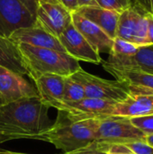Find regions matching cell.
Listing matches in <instances>:
<instances>
[{
	"label": "cell",
	"mask_w": 153,
	"mask_h": 154,
	"mask_svg": "<svg viewBox=\"0 0 153 154\" xmlns=\"http://www.w3.org/2000/svg\"><path fill=\"white\" fill-rule=\"evenodd\" d=\"M135 2L136 0H96V5L120 14L133 5Z\"/></svg>",
	"instance_id": "22"
},
{
	"label": "cell",
	"mask_w": 153,
	"mask_h": 154,
	"mask_svg": "<svg viewBox=\"0 0 153 154\" xmlns=\"http://www.w3.org/2000/svg\"><path fill=\"white\" fill-rule=\"evenodd\" d=\"M76 12L99 26L113 40L116 37V29L120 15L119 13L96 5L79 6Z\"/></svg>",
	"instance_id": "17"
},
{
	"label": "cell",
	"mask_w": 153,
	"mask_h": 154,
	"mask_svg": "<svg viewBox=\"0 0 153 154\" xmlns=\"http://www.w3.org/2000/svg\"><path fill=\"white\" fill-rule=\"evenodd\" d=\"M78 6L96 5V0H78Z\"/></svg>",
	"instance_id": "30"
},
{
	"label": "cell",
	"mask_w": 153,
	"mask_h": 154,
	"mask_svg": "<svg viewBox=\"0 0 153 154\" xmlns=\"http://www.w3.org/2000/svg\"><path fill=\"white\" fill-rule=\"evenodd\" d=\"M58 2L62 5L66 9H68L70 13L76 12L79 7L78 0H58Z\"/></svg>",
	"instance_id": "28"
},
{
	"label": "cell",
	"mask_w": 153,
	"mask_h": 154,
	"mask_svg": "<svg viewBox=\"0 0 153 154\" xmlns=\"http://www.w3.org/2000/svg\"><path fill=\"white\" fill-rule=\"evenodd\" d=\"M71 19L77 30L99 53H110L113 39L104 30L77 12L71 13Z\"/></svg>",
	"instance_id": "14"
},
{
	"label": "cell",
	"mask_w": 153,
	"mask_h": 154,
	"mask_svg": "<svg viewBox=\"0 0 153 154\" xmlns=\"http://www.w3.org/2000/svg\"><path fill=\"white\" fill-rule=\"evenodd\" d=\"M49 109L39 97L0 106V143L30 140L48 130L53 124L48 116Z\"/></svg>",
	"instance_id": "1"
},
{
	"label": "cell",
	"mask_w": 153,
	"mask_h": 154,
	"mask_svg": "<svg viewBox=\"0 0 153 154\" xmlns=\"http://www.w3.org/2000/svg\"><path fill=\"white\" fill-rule=\"evenodd\" d=\"M35 18L21 0H0V36L9 38L20 28L31 26Z\"/></svg>",
	"instance_id": "8"
},
{
	"label": "cell",
	"mask_w": 153,
	"mask_h": 154,
	"mask_svg": "<svg viewBox=\"0 0 153 154\" xmlns=\"http://www.w3.org/2000/svg\"><path fill=\"white\" fill-rule=\"evenodd\" d=\"M104 63L121 69H137L153 74V45L139 47L138 51L129 57L110 56Z\"/></svg>",
	"instance_id": "16"
},
{
	"label": "cell",
	"mask_w": 153,
	"mask_h": 154,
	"mask_svg": "<svg viewBox=\"0 0 153 154\" xmlns=\"http://www.w3.org/2000/svg\"><path fill=\"white\" fill-rule=\"evenodd\" d=\"M22 60L33 81L44 74L69 77L81 69L79 61L65 52L17 43Z\"/></svg>",
	"instance_id": "3"
},
{
	"label": "cell",
	"mask_w": 153,
	"mask_h": 154,
	"mask_svg": "<svg viewBox=\"0 0 153 154\" xmlns=\"http://www.w3.org/2000/svg\"><path fill=\"white\" fill-rule=\"evenodd\" d=\"M0 154H28V153H22V152H12V151L0 150Z\"/></svg>",
	"instance_id": "32"
},
{
	"label": "cell",
	"mask_w": 153,
	"mask_h": 154,
	"mask_svg": "<svg viewBox=\"0 0 153 154\" xmlns=\"http://www.w3.org/2000/svg\"><path fill=\"white\" fill-rule=\"evenodd\" d=\"M144 142H145L146 143H148L150 146L153 147V134H152L145 135V137H144Z\"/></svg>",
	"instance_id": "31"
},
{
	"label": "cell",
	"mask_w": 153,
	"mask_h": 154,
	"mask_svg": "<svg viewBox=\"0 0 153 154\" xmlns=\"http://www.w3.org/2000/svg\"><path fill=\"white\" fill-rule=\"evenodd\" d=\"M35 21L56 37L72 23L71 13L60 3L39 0Z\"/></svg>",
	"instance_id": "10"
},
{
	"label": "cell",
	"mask_w": 153,
	"mask_h": 154,
	"mask_svg": "<svg viewBox=\"0 0 153 154\" xmlns=\"http://www.w3.org/2000/svg\"><path fill=\"white\" fill-rule=\"evenodd\" d=\"M108 154H133L132 152H108Z\"/></svg>",
	"instance_id": "33"
},
{
	"label": "cell",
	"mask_w": 153,
	"mask_h": 154,
	"mask_svg": "<svg viewBox=\"0 0 153 154\" xmlns=\"http://www.w3.org/2000/svg\"><path fill=\"white\" fill-rule=\"evenodd\" d=\"M145 134L135 127L130 117L109 116L100 118L96 141L105 143H124L143 141Z\"/></svg>",
	"instance_id": "5"
},
{
	"label": "cell",
	"mask_w": 153,
	"mask_h": 154,
	"mask_svg": "<svg viewBox=\"0 0 153 154\" xmlns=\"http://www.w3.org/2000/svg\"><path fill=\"white\" fill-rule=\"evenodd\" d=\"M149 13L153 15V0H137Z\"/></svg>",
	"instance_id": "29"
},
{
	"label": "cell",
	"mask_w": 153,
	"mask_h": 154,
	"mask_svg": "<svg viewBox=\"0 0 153 154\" xmlns=\"http://www.w3.org/2000/svg\"><path fill=\"white\" fill-rule=\"evenodd\" d=\"M138 50L139 46L121 38L115 37L113 40V45L109 55L116 57H129L134 55Z\"/></svg>",
	"instance_id": "21"
},
{
	"label": "cell",
	"mask_w": 153,
	"mask_h": 154,
	"mask_svg": "<svg viewBox=\"0 0 153 154\" xmlns=\"http://www.w3.org/2000/svg\"><path fill=\"white\" fill-rule=\"evenodd\" d=\"M116 103L114 100L85 97L75 102L62 101L56 109L63 111L73 120L103 118L112 116Z\"/></svg>",
	"instance_id": "7"
},
{
	"label": "cell",
	"mask_w": 153,
	"mask_h": 154,
	"mask_svg": "<svg viewBox=\"0 0 153 154\" xmlns=\"http://www.w3.org/2000/svg\"><path fill=\"white\" fill-rule=\"evenodd\" d=\"M145 11L146 9L136 1L130 8L120 13L116 37L139 47L146 46L147 20Z\"/></svg>",
	"instance_id": "6"
},
{
	"label": "cell",
	"mask_w": 153,
	"mask_h": 154,
	"mask_svg": "<svg viewBox=\"0 0 153 154\" xmlns=\"http://www.w3.org/2000/svg\"><path fill=\"white\" fill-rule=\"evenodd\" d=\"M9 39L15 43H23L34 47L46 48L66 53L59 38L46 30L36 21L31 26L20 28L14 32Z\"/></svg>",
	"instance_id": "13"
},
{
	"label": "cell",
	"mask_w": 153,
	"mask_h": 154,
	"mask_svg": "<svg viewBox=\"0 0 153 154\" xmlns=\"http://www.w3.org/2000/svg\"><path fill=\"white\" fill-rule=\"evenodd\" d=\"M100 118L73 120L63 111L58 110V116L52 125L30 140L51 143L64 153L82 148L96 141Z\"/></svg>",
	"instance_id": "2"
},
{
	"label": "cell",
	"mask_w": 153,
	"mask_h": 154,
	"mask_svg": "<svg viewBox=\"0 0 153 154\" xmlns=\"http://www.w3.org/2000/svg\"><path fill=\"white\" fill-rule=\"evenodd\" d=\"M59 40L67 54L78 61L101 64L100 53L85 39L71 23L60 34Z\"/></svg>",
	"instance_id": "9"
},
{
	"label": "cell",
	"mask_w": 153,
	"mask_h": 154,
	"mask_svg": "<svg viewBox=\"0 0 153 154\" xmlns=\"http://www.w3.org/2000/svg\"><path fill=\"white\" fill-rule=\"evenodd\" d=\"M46 1H50V2H55V3H59L58 0H46Z\"/></svg>",
	"instance_id": "34"
},
{
	"label": "cell",
	"mask_w": 153,
	"mask_h": 154,
	"mask_svg": "<svg viewBox=\"0 0 153 154\" xmlns=\"http://www.w3.org/2000/svg\"><path fill=\"white\" fill-rule=\"evenodd\" d=\"M145 17L147 20L146 46L153 45V15L146 10L145 11Z\"/></svg>",
	"instance_id": "26"
},
{
	"label": "cell",
	"mask_w": 153,
	"mask_h": 154,
	"mask_svg": "<svg viewBox=\"0 0 153 154\" xmlns=\"http://www.w3.org/2000/svg\"><path fill=\"white\" fill-rule=\"evenodd\" d=\"M104 69L115 80L124 84L128 89H143L153 91V74L137 69H121L109 66L102 61Z\"/></svg>",
	"instance_id": "18"
},
{
	"label": "cell",
	"mask_w": 153,
	"mask_h": 154,
	"mask_svg": "<svg viewBox=\"0 0 153 154\" xmlns=\"http://www.w3.org/2000/svg\"><path fill=\"white\" fill-rule=\"evenodd\" d=\"M33 97H38L36 88L23 76L0 67V98L3 105Z\"/></svg>",
	"instance_id": "11"
},
{
	"label": "cell",
	"mask_w": 153,
	"mask_h": 154,
	"mask_svg": "<svg viewBox=\"0 0 153 154\" xmlns=\"http://www.w3.org/2000/svg\"><path fill=\"white\" fill-rule=\"evenodd\" d=\"M126 98L116 103L112 116L138 117L153 115V91L128 89Z\"/></svg>",
	"instance_id": "12"
},
{
	"label": "cell",
	"mask_w": 153,
	"mask_h": 154,
	"mask_svg": "<svg viewBox=\"0 0 153 154\" xmlns=\"http://www.w3.org/2000/svg\"><path fill=\"white\" fill-rule=\"evenodd\" d=\"M133 154H153V147L150 146L143 141H133L122 143Z\"/></svg>",
	"instance_id": "24"
},
{
	"label": "cell",
	"mask_w": 153,
	"mask_h": 154,
	"mask_svg": "<svg viewBox=\"0 0 153 154\" xmlns=\"http://www.w3.org/2000/svg\"><path fill=\"white\" fill-rule=\"evenodd\" d=\"M70 77L83 86L86 97L119 102L129 95V90L124 84L117 80H109L95 76L82 68L70 75Z\"/></svg>",
	"instance_id": "4"
},
{
	"label": "cell",
	"mask_w": 153,
	"mask_h": 154,
	"mask_svg": "<svg viewBox=\"0 0 153 154\" xmlns=\"http://www.w3.org/2000/svg\"><path fill=\"white\" fill-rule=\"evenodd\" d=\"M21 2L25 6V8L30 12V14L35 18L38 9L39 0H21Z\"/></svg>",
	"instance_id": "27"
},
{
	"label": "cell",
	"mask_w": 153,
	"mask_h": 154,
	"mask_svg": "<svg viewBox=\"0 0 153 154\" xmlns=\"http://www.w3.org/2000/svg\"><path fill=\"white\" fill-rule=\"evenodd\" d=\"M3 105V102H2V100H1V98H0V106H2Z\"/></svg>",
	"instance_id": "35"
},
{
	"label": "cell",
	"mask_w": 153,
	"mask_h": 154,
	"mask_svg": "<svg viewBox=\"0 0 153 154\" xmlns=\"http://www.w3.org/2000/svg\"><path fill=\"white\" fill-rule=\"evenodd\" d=\"M65 79L56 74H44L34 80L40 100L50 108H57L63 101Z\"/></svg>",
	"instance_id": "15"
},
{
	"label": "cell",
	"mask_w": 153,
	"mask_h": 154,
	"mask_svg": "<svg viewBox=\"0 0 153 154\" xmlns=\"http://www.w3.org/2000/svg\"><path fill=\"white\" fill-rule=\"evenodd\" d=\"M85 90L83 86L74 80L70 76L66 77L64 85V102H75L85 98Z\"/></svg>",
	"instance_id": "20"
},
{
	"label": "cell",
	"mask_w": 153,
	"mask_h": 154,
	"mask_svg": "<svg viewBox=\"0 0 153 154\" xmlns=\"http://www.w3.org/2000/svg\"><path fill=\"white\" fill-rule=\"evenodd\" d=\"M130 121L145 135L153 134V115L138 117H130Z\"/></svg>",
	"instance_id": "23"
},
{
	"label": "cell",
	"mask_w": 153,
	"mask_h": 154,
	"mask_svg": "<svg viewBox=\"0 0 153 154\" xmlns=\"http://www.w3.org/2000/svg\"><path fill=\"white\" fill-rule=\"evenodd\" d=\"M0 67L5 68L22 76L27 75L17 43L9 38L0 36Z\"/></svg>",
	"instance_id": "19"
},
{
	"label": "cell",
	"mask_w": 153,
	"mask_h": 154,
	"mask_svg": "<svg viewBox=\"0 0 153 154\" xmlns=\"http://www.w3.org/2000/svg\"><path fill=\"white\" fill-rule=\"evenodd\" d=\"M64 154H108V152L106 151L101 143L94 141L82 148Z\"/></svg>",
	"instance_id": "25"
}]
</instances>
